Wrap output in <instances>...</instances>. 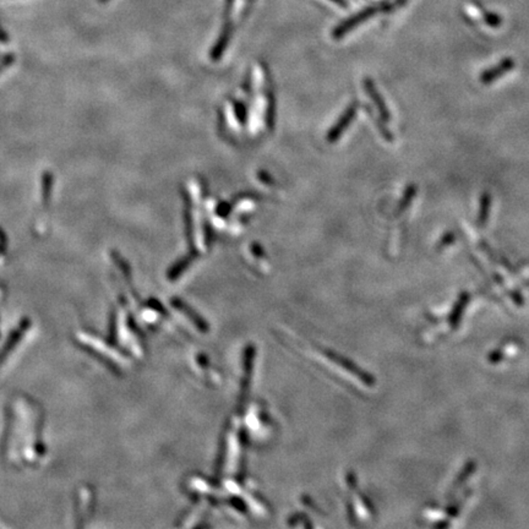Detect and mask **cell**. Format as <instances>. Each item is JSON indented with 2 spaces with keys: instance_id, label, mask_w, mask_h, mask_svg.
Listing matches in <instances>:
<instances>
[{
  "instance_id": "6da1fadb",
  "label": "cell",
  "mask_w": 529,
  "mask_h": 529,
  "mask_svg": "<svg viewBox=\"0 0 529 529\" xmlns=\"http://www.w3.org/2000/svg\"><path fill=\"white\" fill-rule=\"evenodd\" d=\"M385 8L386 5L382 4L377 5V6H370V8H367V9L363 10L362 13H359V14L355 15V16H353V18H351V19L347 20L346 23H341L339 28L334 30V36H336V37L342 36V35H344V33L348 32L349 30H352L353 28H355V26H357V25H359V23H364L365 20L369 19V18H372V16L377 14L379 11L385 9Z\"/></svg>"
},
{
  "instance_id": "7a4b0ae2",
  "label": "cell",
  "mask_w": 529,
  "mask_h": 529,
  "mask_svg": "<svg viewBox=\"0 0 529 529\" xmlns=\"http://www.w3.org/2000/svg\"><path fill=\"white\" fill-rule=\"evenodd\" d=\"M515 66V63L512 59H505V61L500 63L499 66H495L494 69L487 70L483 75H482V81L485 84L492 83L494 80H497L499 76L505 74L507 71H510L512 68Z\"/></svg>"
},
{
  "instance_id": "3957f363",
  "label": "cell",
  "mask_w": 529,
  "mask_h": 529,
  "mask_svg": "<svg viewBox=\"0 0 529 529\" xmlns=\"http://www.w3.org/2000/svg\"><path fill=\"white\" fill-rule=\"evenodd\" d=\"M53 186H54V176H53V173H43L42 204L44 207H48V205L51 204V194H53Z\"/></svg>"
},
{
  "instance_id": "277c9868",
  "label": "cell",
  "mask_w": 529,
  "mask_h": 529,
  "mask_svg": "<svg viewBox=\"0 0 529 529\" xmlns=\"http://www.w3.org/2000/svg\"><path fill=\"white\" fill-rule=\"evenodd\" d=\"M490 202H492V199L489 197V195H484L483 201H482V211H480V216H479V221H480V223L483 224L485 221H487V211H489V207H490Z\"/></svg>"
},
{
  "instance_id": "5b68a950",
  "label": "cell",
  "mask_w": 529,
  "mask_h": 529,
  "mask_svg": "<svg viewBox=\"0 0 529 529\" xmlns=\"http://www.w3.org/2000/svg\"><path fill=\"white\" fill-rule=\"evenodd\" d=\"M14 63V54H5V56H1V58H0V73H3L5 69H8V68L13 66Z\"/></svg>"
},
{
  "instance_id": "8992f818",
  "label": "cell",
  "mask_w": 529,
  "mask_h": 529,
  "mask_svg": "<svg viewBox=\"0 0 529 529\" xmlns=\"http://www.w3.org/2000/svg\"><path fill=\"white\" fill-rule=\"evenodd\" d=\"M4 236H5L4 233L0 232V238H1V239H5ZM0 244H1V245H0V246H1V250H4L5 244H6V243H5V242H0Z\"/></svg>"
},
{
  "instance_id": "52a82bcc",
  "label": "cell",
  "mask_w": 529,
  "mask_h": 529,
  "mask_svg": "<svg viewBox=\"0 0 529 529\" xmlns=\"http://www.w3.org/2000/svg\"><path fill=\"white\" fill-rule=\"evenodd\" d=\"M407 1H408V0H397V5H399V6H401V5L406 4Z\"/></svg>"
},
{
  "instance_id": "ba28073f",
  "label": "cell",
  "mask_w": 529,
  "mask_h": 529,
  "mask_svg": "<svg viewBox=\"0 0 529 529\" xmlns=\"http://www.w3.org/2000/svg\"><path fill=\"white\" fill-rule=\"evenodd\" d=\"M334 1H337V3H339V4H343V1H342V0H334Z\"/></svg>"
},
{
  "instance_id": "9c48e42d",
  "label": "cell",
  "mask_w": 529,
  "mask_h": 529,
  "mask_svg": "<svg viewBox=\"0 0 529 529\" xmlns=\"http://www.w3.org/2000/svg\"><path fill=\"white\" fill-rule=\"evenodd\" d=\"M108 0H99V3H107Z\"/></svg>"
}]
</instances>
